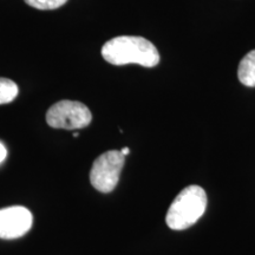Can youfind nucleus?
Wrapping results in <instances>:
<instances>
[{
    "mask_svg": "<svg viewBox=\"0 0 255 255\" xmlns=\"http://www.w3.org/2000/svg\"><path fill=\"white\" fill-rule=\"evenodd\" d=\"M102 56L113 65L137 64L154 68L159 63V53L155 45L143 37L120 36L104 44Z\"/></svg>",
    "mask_w": 255,
    "mask_h": 255,
    "instance_id": "1",
    "label": "nucleus"
},
{
    "mask_svg": "<svg viewBox=\"0 0 255 255\" xmlns=\"http://www.w3.org/2000/svg\"><path fill=\"white\" fill-rule=\"evenodd\" d=\"M206 208V191L199 186H189L178 194L169 207L165 222L174 231L187 229L205 214Z\"/></svg>",
    "mask_w": 255,
    "mask_h": 255,
    "instance_id": "2",
    "label": "nucleus"
},
{
    "mask_svg": "<svg viewBox=\"0 0 255 255\" xmlns=\"http://www.w3.org/2000/svg\"><path fill=\"white\" fill-rule=\"evenodd\" d=\"M91 121L92 115L89 108L76 101L57 102L46 113L47 124L55 129H83L88 127Z\"/></svg>",
    "mask_w": 255,
    "mask_h": 255,
    "instance_id": "3",
    "label": "nucleus"
},
{
    "mask_svg": "<svg viewBox=\"0 0 255 255\" xmlns=\"http://www.w3.org/2000/svg\"><path fill=\"white\" fill-rule=\"evenodd\" d=\"M126 156L119 150H109L95 159L90 171V182L101 193H110L120 181Z\"/></svg>",
    "mask_w": 255,
    "mask_h": 255,
    "instance_id": "4",
    "label": "nucleus"
},
{
    "mask_svg": "<svg viewBox=\"0 0 255 255\" xmlns=\"http://www.w3.org/2000/svg\"><path fill=\"white\" fill-rule=\"evenodd\" d=\"M32 221L31 212L25 207L13 206L0 209V239L12 240L23 237L31 229Z\"/></svg>",
    "mask_w": 255,
    "mask_h": 255,
    "instance_id": "5",
    "label": "nucleus"
},
{
    "mask_svg": "<svg viewBox=\"0 0 255 255\" xmlns=\"http://www.w3.org/2000/svg\"><path fill=\"white\" fill-rule=\"evenodd\" d=\"M239 81L246 87H255V50L248 52L242 58L238 70Z\"/></svg>",
    "mask_w": 255,
    "mask_h": 255,
    "instance_id": "6",
    "label": "nucleus"
},
{
    "mask_svg": "<svg viewBox=\"0 0 255 255\" xmlns=\"http://www.w3.org/2000/svg\"><path fill=\"white\" fill-rule=\"evenodd\" d=\"M18 85L8 78H0V105L7 104L17 98Z\"/></svg>",
    "mask_w": 255,
    "mask_h": 255,
    "instance_id": "7",
    "label": "nucleus"
},
{
    "mask_svg": "<svg viewBox=\"0 0 255 255\" xmlns=\"http://www.w3.org/2000/svg\"><path fill=\"white\" fill-rule=\"evenodd\" d=\"M27 5L37 9H56L65 4L68 0H24Z\"/></svg>",
    "mask_w": 255,
    "mask_h": 255,
    "instance_id": "8",
    "label": "nucleus"
},
{
    "mask_svg": "<svg viewBox=\"0 0 255 255\" xmlns=\"http://www.w3.org/2000/svg\"><path fill=\"white\" fill-rule=\"evenodd\" d=\"M6 156H7V150H6L5 145L0 142V163H2V162H4Z\"/></svg>",
    "mask_w": 255,
    "mask_h": 255,
    "instance_id": "9",
    "label": "nucleus"
},
{
    "mask_svg": "<svg viewBox=\"0 0 255 255\" xmlns=\"http://www.w3.org/2000/svg\"><path fill=\"white\" fill-rule=\"evenodd\" d=\"M121 152H122L124 156H127L130 152V150H129V148H127V146H126V148H123L122 150H121Z\"/></svg>",
    "mask_w": 255,
    "mask_h": 255,
    "instance_id": "10",
    "label": "nucleus"
},
{
    "mask_svg": "<svg viewBox=\"0 0 255 255\" xmlns=\"http://www.w3.org/2000/svg\"><path fill=\"white\" fill-rule=\"evenodd\" d=\"M79 133L78 132H73V137H78Z\"/></svg>",
    "mask_w": 255,
    "mask_h": 255,
    "instance_id": "11",
    "label": "nucleus"
}]
</instances>
